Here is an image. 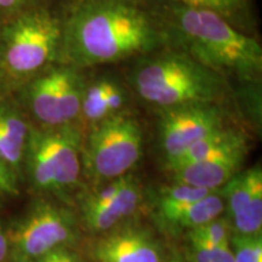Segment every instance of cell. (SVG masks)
I'll return each mask as SVG.
<instances>
[{
    "label": "cell",
    "instance_id": "11",
    "mask_svg": "<svg viewBox=\"0 0 262 262\" xmlns=\"http://www.w3.org/2000/svg\"><path fill=\"white\" fill-rule=\"evenodd\" d=\"M97 262H160L159 249L146 232L125 228L100 238L93 248Z\"/></svg>",
    "mask_w": 262,
    "mask_h": 262
},
{
    "label": "cell",
    "instance_id": "27",
    "mask_svg": "<svg viewBox=\"0 0 262 262\" xmlns=\"http://www.w3.org/2000/svg\"><path fill=\"white\" fill-rule=\"evenodd\" d=\"M29 0H0V11L14 12L16 10L24 8Z\"/></svg>",
    "mask_w": 262,
    "mask_h": 262
},
{
    "label": "cell",
    "instance_id": "18",
    "mask_svg": "<svg viewBox=\"0 0 262 262\" xmlns=\"http://www.w3.org/2000/svg\"><path fill=\"white\" fill-rule=\"evenodd\" d=\"M239 234H261L262 228V186L255 189L250 202L241 214L233 217Z\"/></svg>",
    "mask_w": 262,
    "mask_h": 262
},
{
    "label": "cell",
    "instance_id": "31",
    "mask_svg": "<svg viewBox=\"0 0 262 262\" xmlns=\"http://www.w3.org/2000/svg\"><path fill=\"white\" fill-rule=\"evenodd\" d=\"M170 262H182L181 260H178V258H176V260H172V261H170Z\"/></svg>",
    "mask_w": 262,
    "mask_h": 262
},
{
    "label": "cell",
    "instance_id": "3",
    "mask_svg": "<svg viewBox=\"0 0 262 262\" xmlns=\"http://www.w3.org/2000/svg\"><path fill=\"white\" fill-rule=\"evenodd\" d=\"M133 85L146 102L165 108L214 102L224 89L221 75L183 52L147 58L133 73Z\"/></svg>",
    "mask_w": 262,
    "mask_h": 262
},
{
    "label": "cell",
    "instance_id": "14",
    "mask_svg": "<svg viewBox=\"0 0 262 262\" xmlns=\"http://www.w3.org/2000/svg\"><path fill=\"white\" fill-rule=\"evenodd\" d=\"M28 133L22 114L11 104L0 102V158L12 169L24 159Z\"/></svg>",
    "mask_w": 262,
    "mask_h": 262
},
{
    "label": "cell",
    "instance_id": "23",
    "mask_svg": "<svg viewBox=\"0 0 262 262\" xmlns=\"http://www.w3.org/2000/svg\"><path fill=\"white\" fill-rule=\"evenodd\" d=\"M123 178L116 179L113 180L111 185H108L107 187H104L103 189H101L100 192H97L96 194L91 195L89 199H88L86 204H85L84 209H96V208H101V206L106 205L107 203H110L112 199L116 196L117 192L119 191L120 186H122L123 182Z\"/></svg>",
    "mask_w": 262,
    "mask_h": 262
},
{
    "label": "cell",
    "instance_id": "8",
    "mask_svg": "<svg viewBox=\"0 0 262 262\" xmlns=\"http://www.w3.org/2000/svg\"><path fill=\"white\" fill-rule=\"evenodd\" d=\"M84 88L73 68H50L29 83L28 106L45 126L70 125L80 113Z\"/></svg>",
    "mask_w": 262,
    "mask_h": 262
},
{
    "label": "cell",
    "instance_id": "7",
    "mask_svg": "<svg viewBox=\"0 0 262 262\" xmlns=\"http://www.w3.org/2000/svg\"><path fill=\"white\" fill-rule=\"evenodd\" d=\"M77 237L74 216L52 204L33 208L8 234L9 251L16 262H35L51 251L63 248Z\"/></svg>",
    "mask_w": 262,
    "mask_h": 262
},
{
    "label": "cell",
    "instance_id": "21",
    "mask_svg": "<svg viewBox=\"0 0 262 262\" xmlns=\"http://www.w3.org/2000/svg\"><path fill=\"white\" fill-rule=\"evenodd\" d=\"M212 192L216 191H210V189L193 187V186L178 183L173 187H168L164 189L162 192V195H160V199L162 201L175 203H191L201 201V199L211 194Z\"/></svg>",
    "mask_w": 262,
    "mask_h": 262
},
{
    "label": "cell",
    "instance_id": "1",
    "mask_svg": "<svg viewBox=\"0 0 262 262\" xmlns=\"http://www.w3.org/2000/svg\"><path fill=\"white\" fill-rule=\"evenodd\" d=\"M66 54L79 67L153 51L163 35L145 12L123 0H97L78 10L64 34Z\"/></svg>",
    "mask_w": 262,
    "mask_h": 262
},
{
    "label": "cell",
    "instance_id": "28",
    "mask_svg": "<svg viewBox=\"0 0 262 262\" xmlns=\"http://www.w3.org/2000/svg\"><path fill=\"white\" fill-rule=\"evenodd\" d=\"M9 254V241H8V233L0 226V262L5 260L6 255Z\"/></svg>",
    "mask_w": 262,
    "mask_h": 262
},
{
    "label": "cell",
    "instance_id": "4",
    "mask_svg": "<svg viewBox=\"0 0 262 262\" xmlns=\"http://www.w3.org/2000/svg\"><path fill=\"white\" fill-rule=\"evenodd\" d=\"M29 178L40 191H64L80 175V135L70 125L29 130L25 156Z\"/></svg>",
    "mask_w": 262,
    "mask_h": 262
},
{
    "label": "cell",
    "instance_id": "16",
    "mask_svg": "<svg viewBox=\"0 0 262 262\" xmlns=\"http://www.w3.org/2000/svg\"><path fill=\"white\" fill-rule=\"evenodd\" d=\"M262 186V171L260 166H255L247 171L237 173L227 182V202L232 217L241 214L250 202L255 189Z\"/></svg>",
    "mask_w": 262,
    "mask_h": 262
},
{
    "label": "cell",
    "instance_id": "32",
    "mask_svg": "<svg viewBox=\"0 0 262 262\" xmlns=\"http://www.w3.org/2000/svg\"><path fill=\"white\" fill-rule=\"evenodd\" d=\"M123 2H125V0H123Z\"/></svg>",
    "mask_w": 262,
    "mask_h": 262
},
{
    "label": "cell",
    "instance_id": "19",
    "mask_svg": "<svg viewBox=\"0 0 262 262\" xmlns=\"http://www.w3.org/2000/svg\"><path fill=\"white\" fill-rule=\"evenodd\" d=\"M234 262H262L261 234H237L232 238Z\"/></svg>",
    "mask_w": 262,
    "mask_h": 262
},
{
    "label": "cell",
    "instance_id": "15",
    "mask_svg": "<svg viewBox=\"0 0 262 262\" xmlns=\"http://www.w3.org/2000/svg\"><path fill=\"white\" fill-rule=\"evenodd\" d=\"M244 141L247 140L241 133L233 129H226L224 126L196 141L194 145L188 147L181 156L173 159L172 162L166 163V165L169 169H173L178 166L201 162V160L209 158L221 150L233 147Z\"/></svg>",
    "mask_w": 262,
    "mask_h": 262
},
{
    "label": "cell",
    "instance_id": "10",
    "mask_svg": "<svg viewBox=\"0 0 262 262\" xmlns=\"http://www.w3.org/2000/svg\"><path fill=\"white\" fill-rule=\"evenodd\" d=\"M247 141L201 162L170 169L176 183L216 191L237 175L247 155Z\"/></svg>",
    "mask_w": 262,
    "mask_h": 262
},
{
    "label": "cell",
    "instance_id": "25",
    "mask_svg": "<svg viewBox=\"0 0 262 262\" xmlns=\"http://www.w3.org/2000/svg\"><path fill=\"white\" fill-rule=\"evenodd\" d=\"M14 169L0 158V198L15 195L17 193Z\"/></svg>",
    "mask_w": 262,
    "mask_h": 262
},
{
    "label": "cell",
    "instance_id": "9",
    "mask_svg": "<svg viewBox=\"0 0 262 262\" xmlns=\"http://www.w3.org/2000/svg\"><path fill=\"white\" fill-rule=\"evenodd\" d=\"M221 127H224V117L214 102L165 108L159 124V140L166 163L172 162L196 141Z\"/></svg>",
    "mask_w": 262,
    "mask_h": 262
},
{
    "label": "cell",
    "instance_id": "20",
    "mask_svg": "<svg viewBox=\"0 0 262 262\" xmlns=\"http://www.w3.org/2000/svg\"><path fill=\"white\" fill-rule=\"evenodd\" d=\"M172 2L178 5L189 6V8L211 10L224 17H228L243 8L247 0H172Z\"/></svg>",
    "mask_w": 262,
    "mask_h": 262
},
{
    "label": "cell",
    "instance_id": "5",
    "mask_svg": "<svg viewBox=\"0 0 262 262\" xmlns=\"http://www.w3.org/2000/svg\"><path fill=\"white\" fill-rule=\"evenodd\" d=\"M62 31L45 11L19 15L0 34V61L14 77L38 73L56 56Z\"/></svg>",
    "mask_w": 262,
    "mask_h": 262
},
{
    "label": "cell",
    "instance_id": "30",
    "mask_svg": "<svg viewBox=\"0 0 262 262\" xmlns=\"http://www.w3.org/2000/svg\"><path fill=\"white\" fill-rule=\"evenodd\" d=\"M60 249V248H58ZM58 249L56 250L51 251V253H49L47 255H44V256L39 258L35 262H57L58 261Z\"/></svg>",
    "mask_w": 262,
    "mask_h": 262
},
{
    "label": "cell",
    "instance_id": "26",
    "mask_svg": "<svg viewBox=\"0 0 262 262\" xmlns=\"http://www.w3.org/2000/svg\"><path fill=\"white\" fill-rule=\"evenodd\" d=\"M210 262H234V254L229 245V242L214 248L210 256Z\"/></svg>",
    "mask_w": 262,
    "mask_h": 262
},
{
    "label": "cell",
    "instance_id": "24",
    "mask_svg": "<svg viewBox=\"0 0 262 262\" xmlns=\"http://www.w3.org/2000/svg\"><path fill=\"white\" fill-rule=\"evenodd\" d=\"M188 237L191 241L193 256H194L195 262H210V256L215 245L209 243L205 238H203L202 235L196 234L193 231H189Z\"/></svg>",
    "mask_w": 262,
    "mask_h": 262
},
{
    "label": "cell",
    "instance_id": "13",
    "mask_svg": "<svg viewBox=\"0 0 262 262\" xmlns=\"http://www.w3.org/2000/svg\"><path fill=\"white\" fill-rule=\"evenodd\" d=\"M160 215L166 224L176 228L193 229L210 222L224 211V201L217 193L212 192L201 201L191 203L159 202Z\"/></svg>",
    "mask_w": 262,
    "mask_h": 262
},
{
    "label": "cell",
    "instance_id": "22",
    "mask_svg": "<svg viewBox=\"0 0 262 262\" xmlns=\"http://www.w3.org/2000/svg\"><path fill=\"white\" fill-rule=\"evenodd\" d=\"M189 231H193L196 234L202 235L203 238H205L209 243L215 245V247L228 242V226L222 219H220V220L215 219V220L208 222V224L189 229Z\"/></svg>",
    "mask_w": 262,
    "mask_h": 262
},
{
    "label": "cell",
    "instance_id": "12",
    "mask_svg": "<svg viewBox=\"0 0 262 262\" xmlns=\"http://www.w3.org/2000/svg\"><path fill=\"white\" fill-rule=\"evenodd\" d=\"M140 198V187L135 179L124 175L122 186L112 201L101 208L84 209L85 222L91 231H108L136 211Z\"/></svg>",
    "mask_w": 262,
    "mask_h": 262
},
{
    "label": "cell",
    "instance_id": "6",
    "mask_svg": "<svg viewBox=\"0 0 262 262\" xmlns=\"http://www.w3.org/2000/svg\"><path fill=\"white\" fill-rule=\"evenodd\" d=\"M143 134L136 119L124 114L101 120L86 143V164L100 179L116 180L139 162L142 155Z\"/></svg>",
    "mask_w": 262,
    "mask_h": 262
},
{
    "label": "cell",
    "instance_id": "29",
    "mask_svg": "<svg viewBox=\"0 0 262 262\" xmlns=\"http://www.w3.org/2000/svg\"><path fill=\"white\" fill-rule=\"evenodd\" d=\"M57 262H81L79 256L77 254L68 251L67 249L60 248L58 249V261Z\"/></svg>",
    "mask_w": 262,
    "mask_h": 262
},
{
    "label": "cell",
    "instance_id": "2",
    "mask_svg": "<svg viewBox=\"0 0 262 262\" xmlns=\"http://www.w3.org/2000/svg\"><path fill=\"white\" fill-rule=\"evenodd\" d=\"M171 28L183 54L216 73L233 74L245 80L260 75V44L232 27L217 12L176 5Z\"/></svg>",
    "mask_w": 262,
    "mask_h": 262
},
{
    "label": "cell",
    "instance_id": "17",
    "mask_svg": "<svg viewBox=\"0 0 262 262\" xmlns=\"http://www.w3.org/2000/svg\"><path fill=\"white\" fill-rule=\"evenodd\" d=\"M111 81L112 80L101 79L95 81L90 86L84 88L80 112L89 122L100 123L101 120L112 116L107 104V93Z\"/></svg>",
    "mask_w": 262,
    "mask_h": 262
}]
</instances>
